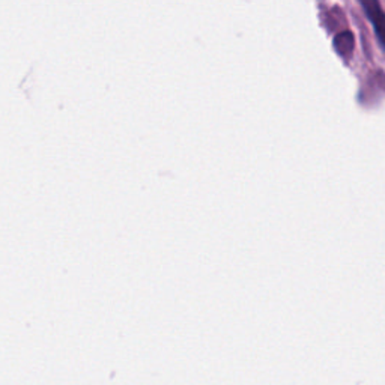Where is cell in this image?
I'll use <instances>...</instances> for the list:
<instances>
[{
	"label": "cell",
	"instance_id": "2",
	"mask_svg": "<svg viewBox=\"0 0 385 385\" xmlns=\"http://www.w3.org/2000/svg\"><path fill=\"white\" fill-rule=\"evenodd\" d=\"M334 48L342 57H351L355 48V38L352 32L344 31L334 38Z\"/></svg>",
	"mask_w": 385,
	"mask_h": 385
},
{
	"label": "cell",
	"instance_id": "1",
	"mask_svg": "<svg viewBox=\"0 0 385 385\" xmlns=\"http://www.w3.org/2000/svg\"><path fill=\"white\" fill-rule=\"evenodd\" d=\"M360 3L368 18L370 20L375 34H377L378 43L385 52V13L379 3V0H360Z\"/></svg>",
	"mask_w": 385,
	"mask_h": 385
}]
</instances>
